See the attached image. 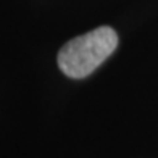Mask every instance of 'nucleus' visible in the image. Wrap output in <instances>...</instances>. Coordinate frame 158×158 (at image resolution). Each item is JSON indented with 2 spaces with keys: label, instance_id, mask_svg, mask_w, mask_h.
<instances>
[{
  "label": "nucleus",
  "instance_id": "obj_1",
  "mask_svg": "<svg viewBox=\"0 0 158 158\" xmlns=\"http://www.w3.org/2000/svg\"><path fill=\"white\" fill-rule=\"evenodd\" d=\"M118 45V35L102 26L66 42L58 52V66L66 76L81 79L97 69Z\"/></svg>",
  "mask_w": 158,
  "mask_h": 158
}]
</instances>
